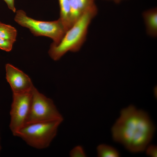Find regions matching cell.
Instances as JSON below:
<instances>
[{
	"instance_id": "1",
	"label": "cell",
	"mask_w": 157,
	"mask_h": 157,
	"mask_svg": "<svg viewBox=\"0 0 157 157\" xmlns=\"http://www.w3.org/2000/svg\"><path fill=\"white\" fill-rule=\"evenodd\" d=\"M155 127L148 114L131 105L122 109L111 128L114 141L130 152H142L151 141Z\"/></svg>"
},
{
	"instance_id": "2",
	"label": "cell",
	"mask_w": 157,
	"mask_h": 157,
	"mask_svg": "<svg viewBox=\"0 0 157 157\" xmlns=\"http://www.w3.org/2000/svg\"><path fill=\"white\" fill-rule=\"evenodd\" d=\"M97 11L96 5L85 10L58 44H51L49 53L53 60H59L69 51L75 52L79 50L85 40L89 26Z\"/></svg>"
},
{
	"instance_id": "3",
	"label": "cell",
	"mask_w": 157,
	"mask_h": 157,
	"mask_svg": "<svg viewBox=\"0 0 157 157\" xmlns=\"http://www.w3.org/2000/svg\"><path fill=\"white\" fill-rule=\"evenodd\" d=\"M63 121L54 120L26 123L14 135L20 138L31 147L44 149L49 146L55 137Z\"/></svg>"
},
{
	"instance_id": "4",
	"label": "cell",
	"mask_w": 157,
	"mask_h": 157,
	"mask_svg": "<svg viewBox=\"0 0 157 157\" xmlns=\"http://www.w3.org/2000/svg\"><path fill=\"white\" fill-rule=\"evenodd\" d=\"M14 20L19 25L28 28L35 36H44L51 38L52 43L58 44L60 41L66 31L58 19L52 21L38 20L28 16L22 10L16 12Z\"/></svg>"
},
{
	"instance_id": "5",
	"label": "cell",
	"mask_w": 157,
	"mask_h": 157,
	"mask_svg": "<svg viewBox=\"0 0 157 157\" xmlns=\"http://www.w3.org/2000/svg\"><path fill=\"white\" fill-rule=\"evenodd\" d=\"M63 120L53 100L39 92L33 86L29 113L26 123Z\"/></svg>"
},
{
	"instance_id": "6",
	"label": "cell",
	"mask_w": 157,
	"mask_h": 157,
	"mask_svg": "<svg viewBox=\"0 0 157 157\" xmlns=\"http://www.w3.org/2000/svg\"><path fill=\"white\" fill-rule=\"evenodd\" d=\"M31 100L32 90L23 93H13L10 127L13 135L26 124Z\"/></svg>"
},
{
	"instance_id": "7",
	"label": "cell",
	"mask_w": 157,
	"mask_h": 157,
	"mask_svg": "<svg viewBox=\"0 0 157 157\" xmlns=\"http://www.w3.org/2000/svg\"><path fill=\"white\" fill-rule=\"evenodd\" d=\"M6 78L13 93H21L31 91L34 86L27 74L11 64L6 65Z\"/></svg>"
},
{
	"instance_id": "8",
	"label": "cell",
	"mask_w": 157,
	"mask_h": 157,
	"mask_svg": "<svg viewBox=\"0 0 157 157\" xmlns=\"http://www.w3.org/2000/svg\"><path fill=\"white\" fill-rule=\"evenodd\" d=\"M143 16L147 31L149 35L155 37L157 34V10L152 8L144 12Z\"/></svg>"
},
{
	"instance_id": "9",
	"label": "cell",
	"mask_w": 157,
	"mask_h": 157,
	"mask_svg": "<svg viewBox=\"0 0 157 157\" xmlns=\"http://www.w3.org/2000/svg\"><path fill=\"white\" fill-rule=\"evenodd\" d=\"M60 8L59 19L64 25L66 31L70 27L69 22L70 5L69 0H58Z\"/></svg>"
},
{
	"instance_id": "10",
	"label": "cell",
	"mask_w": 157,
	"mask_h": 157,
	"mask_svg": "<svg viewBox=\"0 0 157 157\" xmlns=\"http://www.w3.org/2000/svg\"><path fill=\"white\" fill-rule=\"evenodd\" d=\"M17 34V31L15 28L0 22V38L14 43Z\"/></svg>"
},
{
	"instance_id": "11",
	"label": "cell",
	"mask_w": 157,
	"mask_h": 157,
	"mask_svg": "<svg viewBox=\"0 0 157 157\" xmlns=\"http://www.w3.org/2000/svg\"><path fill=\"white\" fill-rule=\"evenodd\" d=\"M97 156L99 157H118L120 156L115 148L105 144L98 145L97 148Z\"/></svg>"
},
{
	"instance_id": "12",
	"label": "cell",
	"mask_w": 157,
	"mask_h": 157,
	"mask_svg": "<svg viewBox=\"0 0 157 157\" xmlns=\"http://www.w3.org/2000/svg\"><path fill=\"white\" fill-rule=\"evenodd\" d=\"M70 5L69 22L70 28L78 20L82 13L76 0H69Z\"/></svg>"
},
{
	"instance_id": "13",
	"label": "cell",
	"mask_w": 157,
	"mask_h": 157,
	"mask_svg": "<svg viewBox=\"0 0 157 157\" xmlns=\"http://www.w3.org/2000/svg\"><path fill=\"white\" fill-rule=\"evenodd\" d=\"M81 13L96 5L94 0H76Z\"/></svg>"
},
{
	"instance_id": "14",
	"label": "cell",
	"mask_w": 157,
	"mask_h": 157,
	"mask_svg": "<svg viewBox=\"0 0 157 157\" xmlns=\"http://www.w3.org/2000/svg\"><path fill=\"white\" fill-rule=\"evenodd\" d=\"M69 156L71 157H85L87 155L83 147L81 145H77L70 151Z\"/></svg>"
},
{
	"instance_id": "15",
	"label": "cell",
	"mask_w": 157,
	"mask_h": 157,
	"mask_svg": "<svg viewBox=\"0 0 157 157\" xmlns=\"http://www.w3.org/2000/svg\"><path fill=\"white\" fill-rule=\"evenodd\" d=\"M14 42L0 38V49L6 51L12 50Z\"/></svg>"
},
{
	"instance_id": "16",
	"label": "cell",
	"mask_w": 157,
	"mask_h": 157,
	"mask_svg": "<svg viewBox=\"0 0 157 157\" xmlns=\"http://www.w3.org/2000/svg\"><path fill=\"white\" fill-rule=\"evenodd\" d=\"M145 150L147 155L152 157L157 156V147L156 145H150L147 147Z\"/></svg>"
},
{
	"instance_id": "17",
	"label": "cell",
	"mask_w": 157,
	"mask_h": 157,
	"mask_svg": "<svg viewBox=\"0 0 157 157\" xmlns=\"http://www.w3.org/2000/svg\"><path fill=\"white\" fill-rule=\"evenodd\" d=\"M7 4L9 9L11 10L14 13H15L16 8L14 6V0H3Z\"/></svg>"
},
{
	"instance_id": "18",
	"label": "cell",
	"mask_w": 157,
	"mask_h": 157,
	"mask_svg": "<svg viewBox=\"0 0 157 157\" xmlns=\"http://www.w3.org/2000/svg\"><path fill=\"white\" fill-rule=\"evenodd\" d=\"M115 1H120V0H113Z\"/></svg>"
}]
</instances>
